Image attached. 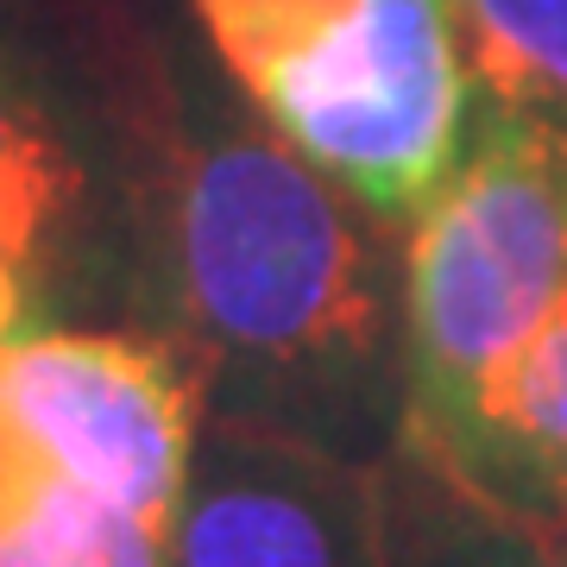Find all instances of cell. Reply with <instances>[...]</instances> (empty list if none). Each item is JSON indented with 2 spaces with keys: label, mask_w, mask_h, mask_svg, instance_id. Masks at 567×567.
<instances>
[{
  "label": "cell",
  "mask_w": 567,
  "mask_h": 567,
  "mask_svg": "<svg viewBox=\"0 0 567 567\" xmlns=\"http://www.w3.org/2000/svg\"><path fill=\"white\" fill-rule=\"evenodd\" d=\"M158 44V177L140 322L203 423L391 466L404 454V227L297 152L203 32Z\"/></svg>",
  "instance_id": "1"
},
{
  "label": "cell",
  "mask_w": 567,
  "mask_h": 567,
  "mask_svg": "<svg viewBox=\"0 0 567 567\" xmlns=\"http://www.w3.org/2000/svg\"><path fill=\"white\" fill-rule=\"evenodd\" d=\"M158 44L82 0H0V341L133 328Z\"/></svg>",
  "instance_id": "2"
},
{
  "label": "cell",
  "mask_w": 567,
  "mask_h": 567,
  "mask_svg": "<svg viewBox=\"0 0 567 567\" xmlns=\"http://www.w3.org/2000/svg\"><path fill=\"white\" fill-rule=\"evenodd\" d=\"M196 435V385L152 334L0 341V567H164Z\"/></svg>",
  "instance_id": "3"
},
{
  "label": "cell",
  "mask_w": 567,
  "mask_h": 567,
  "mask_svg": "<svg viewBox=\"0 0 567 567\" xmlns=\"http://www.w3.org/2000/svg\"><path fill=\"white\" fill-rule=\"evenodd\" d=\"M567 290V126L480 89L461 164L404 227V461L454 473Z\"/></svg>",
  "instance_id": "4"
},
{
  "label": "cell",
  "mask_w": 567,
  "mask_h": 567,
  "mask_svg": "<svg viewBox=\"0 0 567 567\" xmlns=\"http://www.w3.org/2000/svg\"><path fill=\"white\" fill-rule=\"evenodd\" d=\"M234 89L316 171L410 227L480 107L461 0H189Z\"/></svg>",
  "instance_id": "5"
},
{
  "label": "cell",
  "mask_w": 567,
  "mask_h": 567,
  "mask_svg": "<svg viewBox=\"0 0 567 567\" xmlns=\"http://www.w3.org/2000/svg\"><path fill=\"white\" fill-rule=\"evenodd\" d=\"M164 567H391L385 466L203 423Z\"/></svg>",
  "instance_id": "6"
},
{
  "label": "cell",
  "mask_w": 567,
  "mask_h": 567,
  "mask_svg": "<svg viewBox=\"0 0 567 567\" xmlns=\"http://www.w3.org/2000/svg\"><path fill=\"white\" fill-rule=\"evenodd\" d=\"M435 480L543 536H567V290L492 391L461 466Z\"/></svg>",
  "instance_id": "7"
},
{
  "label": "cell",
  "mask_w": 567,
  "mask_h": 567,
  "mask_svg": "<svg viewBox=\"0 0 567 567\" xmlns=\"http://www.w3.org/2000/svg\"><path fill=\"white\" fill-rule=\"evenodd\" d=\"M385 498L391 567H567V536H543L466 498L404 454L385 466Z\"/></svg>",
  "instance_id": "8"
},
{
  "label": "cell",
  "mask_w": 567,
  "mask_h": 567,
  "mask_svg": "<svg viewBox=\"0 0 567 567\" xmlns=\"http://www.w3.org/2000/svg\"><path fill=\"white\" fill-rule=\"evenodd\" d=\"M486 95L567 126V0H461Z\"/></svg>",
  "instance_id": "9"
}]
</instances>
